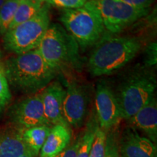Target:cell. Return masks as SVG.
<instances>
[{"mask_svg":"<svg viewBox=\"0 0 157 157\" xmlns=\"http://www.w3.org/2000/svg\"><path fill=\"white\" fill-rule=\"evenodd\" d=\"M129 126L138 129L146 137L156 144L157 143V102L154 97L147 105L127 120Z\"/></svg>","mask_w":157,"mask_h":157,"instance_id":"cell-13","label":"cell"},{"mask_svg":"<svg viewBox=\"0 0 157 157\" xmlns=\"http://www.w3.org/2000/svg\"><path fill=\"white\" fill-rule=\"evenodd\" d=\"M22 157H36V156H34L33 155H25V156H23Z\"/></svg>","mask_w":157,"mask_h":157,"instance_id":"cell-28","label":"cell"},{"mask_svg":"<svg viewBox=\"0 0 157 157\" xmlns=\"http://www.w3.org/2000/svg\"><path fill=\"white\" fill-rule=\"evenodd\" d=\"M20 0H6L0 9V34L5 35L9 30Z\"/></svg>","mask_w":157,"mask_h":157,"instance_id":"cell-19","label":"cell"},{"mask_svg":"<svg viewBox=\"0 0 157 157\" xmlns=\"http://www.w3.org/2000/svg\"><path fill=\"white\" fill-rule=\"evenodd\" d=\"M89 0H43L50 7L61 10L77 9L84 7Z\"/></svg>","mask_w":157,"mask_h":157,"instance_id":"cell-23","label":"cell"},{"mask_svg":"<svg viewBox=\"0 0 157 157\" xmlns=\"http://www.w3.org/2000/svg\"><path fill=\"white\" fill-rule=\"evenodd\" d=\"M11 97L9 83L6 77L4 65L0 63V113L10 103Z\"/></svg>","mask_w":157,"mask_h":157,"instance_id":"cell-21","label":"cell"},{"mask_svg":"<svg viewBox=\"0 0 157 157\" xmlns=\"http://www.w3.org/2000/svg\"><path fill=\"white\" fill-rule=\"evenodd\" d=\"M119 132L117 127L108 131L105 138V157H121L119 152Z\"/></svg>","mask_w":157,"mask_h":157,"instance_id":"cell-20","label":"cell"},{"mask_svg":"<svg viewBox=\"0 0 157 157\" xmlns=\"http://www.w3.org/2000/svg\"><path fill=\"white\" fill-rule=\"evenodd\" d=\"M9 118L13 126L19 129L50 125L45 117L40 93H35L14 104L10 109Z\"/></svg>","mask_w":157,"mask_h":157,"instance_id":"cell-8","label":"cell"},{"mask_svg":"<svg viewBox=\"0 0 157 157\" xmlns=\"http://www.w3.org/2000/svg\"><path fill=\"white\" fill-rule=\"evenodd\" d=\"M32 155L23 140L21 129L13 127L0 133V157H22Z\"/></svg>","mask_w":157,"mask_h":157,"instance_id":"cell-15","label":"cell"},{"mask_svg":"<svg viewBox=\"0 0 157 157\" xmlns=\"http://www.w3.org/2000/svg\"><path fill=\"white\" fill-rule=\"evenodd\" d=\"M119 152L121 157H157V146L128 126L119 135Z\"/></svg>","mask_w":157,"mask_h":157,"instance_id":"cell-11","label":"cell"},{"mask_svg":"<svg viewBox=\"0 0 157 157\" xmlns=\"http://www.w3.org/2000/svg\"><path fill=\"white\" fill-rule=\"evenodd\" d=\"M72 131L67 124L52 125L43 145L39 157H55L62 152L71 143Z\"/></svg>","mask_w":157,"mask_h":157,"instance_id":"cell-14","label":"cell"},{"mask_svg":"<svg viewBox=\"0 0 157 157\" xmlns=\"http://www.w3.org/2000/svg\"><path fill=\"white\" fill-rule=\"evenodd\" d=\"M41 94L47 120L50 125L63 124L68 125L63 115V104L66 90L58 82H52L42 90ZM69 126V125H68Z\"/></svg>","mask_w":157,"mask_h":157,"instance_id":"cell-12","label":"cell"},{"mask_svg":"<svg viewBox=\"0 0 157 157\" xmlns=\"http://www.w3.org/2000/svg\"><path fill=\"white\" fill-rule=\"evenodd\" d=\"M119 1L137 8L150 9L151 6L153 5L155 0H119Z\"/></svg>","mask_w":157,"mask_h":157,"instance_id":"cell-26","label":"cell"},{"mask_svg":"<svg viewBox=\"0 0 157 157\" xmlns=\"http://www.w3.org/2000/svg\"><path fill=\"white\" fill-rule=\"evenodd\" d=\"M97 13L104 28L118 34L148 15L150 9H140L119 0H89L84 6Z\"/></svg>","mask_w":157,"mask_h":157,"instance_id":"cell-7","label":"cell"},{"mask_svg":"<svg viewBox=\"0 0 157 157\" xmlns=\"http://www.w3.org/2000/svg\"><path fill=\"white\" fill-rule=\"evenodd\" d=\"M156 74L150 67L135 68L125 76L116 94L121 117L129 120L154 97Z\"/></svg>","mask_w":157,"mask_h":157,"instance_id":"cell-3","label":"cell"},{"mask_svg":"<svg viewBox=\"0 0 157 157\" xmlns=\"http://www.w3.org/2000/svg\"><path fill=\"white\" fill-rule=\"evenodd\" d=\"M107 132L103 129L98 128L96 131L95 138H94L89 157H105V138Z\"/></svg>","mask_w":157,"mask_h":157,"instance_id":"cell-22","label":"cell"},{"mask_svg":"<svg viewBox=\"0 0 157 157\" xmlns=\"http://www.w3.org/2000/svg\"><path fill=\"white\" fill-rule=\"evenodd\" d=\"M99 124L95 112L93 111L88 119L84 132L81 135H79V146L76 153V157H89L92 145Z\"/></svg>","mask_w":157,"mask_h":157,"instance_id":"cell-17","label":"cell"},{"mask_svg":"<svg viewBox=\"0 0 157 157\" xmlns=\"http://www.w3.org/2000/svg\"><path fill=\"white\" fill-rule=\"evenodd\" d=\"M90 55L87 63L94 76L109 75L128 64L142 49L143 43L134 36L103 38Z\"/></svg>","mask_w":157,"mask_h":157,"instance_id":"cell-2","label":"cell"},{"mask_svg":"<svg viewBox=\"0 0 157 157\" xmlns=\"http://www.w3.org/2000/svg\"><path fill=\"white\" fill-rule=\"evenodd\" d=\"M60 20L63 28L83 50L98 44L103 38L105 29L103 21L91 10L84 7L62 10Z\"/></svg>","mask_w":157,"mask_h":157,"instance_id":"cell-6","label":"cell"},{"mask_svg":"<svg viewBox=\"0 0 157 157\" xmlns=\"http://www.w3.org/2000/svg\"><path fill=\"white\" fill-rule=\"evenodd\" d=\"M44 3L43 0H20L9 29L34 17L42 8Z\"/></svg>","mask_w":157,"mask_h":157,"instance_id":"cell-18","label":"cell"},{"mask_svg":"<svg viewBox=\"0 0 157 157\" xmlns=\"http://www.w3.org/2000/svg\"><path fill=\"white\" fill-rule=\"evenodd\" d=\"M89 94L84 86L75 81L68 82L63 104V115L69 127L78 128L87 117Z\"/></svg>","mask_w":157,"mask_h":157,"instance_id":"cell-10","label":"cell"},{"mask_svg":"<svg viewBox=\"0 0 157 157\" xmlns=\"http://www.w3.org/2000/svg\"><path fill=\"white\" fill-rule=\"evenodd\" d=\"M157 45L156 42L150 43L148 46L146 47L145 52H146V59L145 62L147 67H152V66H156V58H157Z\"/></svg>","mask_w":157,"mask_h":157,"instance_id":"cell-24","label":"cell"},{"mask_svg":"<svg viewBox=\"0 0 157 157\" xmlns=\"http://www.w3.org/2000/svg\"><path fill=\"white\" fill-rule=\"evenodd\" d=\"M2 52H1V50H0V60H1V58H2Z\"/></svg>","mask_w":157,"mask_h":157,"instance_id":"cell-29","label":"cell"},{"mask_svg":"<svg viewBox=\"0 0 157 157\" xmlns=\"http://www.w3.org/2000/svg\"><path fill=\"white\" fill-rule=\"evenodd\" d=\"M6 0H0V9H1V7H2V5H4V3H5V2Z\"/></svg>","mask_w":157,"mask_h":157,"instance_id":"cell-27","label":"cell"},{"mask_svg":"<svg viewBox=\"0 0 157 157\" xmlns=\"http://www.w3.org/2000/svg\"><path fill=\"white\" fill-rule=\"evenodd\" d=\"M51 127V125L42 124L30 128L21 129L23 140L29 151L34 156H39V152L50 133Z\"/></svg>","mask_w":157,"mask_h":157,"instance_id":"cell-16","label":"cell"},{"mask_svg":"<svg viewBox=\"0 0 157 157\" xmlns=\"http://www.w3.org/2000/svg\"><path fill=\"white\" fill-rule=\"evenodd\" d=\"M95 112L100 128L105 132L117 127L122 119L117 95L105 82L97 85Z\"/></svg>","mask_w":157,"mask_h":157,"instance_id":"cell-9","label":"cell"},{"mask_svg":"<svg viewBox=\"0 0 157 157\" xmlns=\"http://www.w3.org/2000/svg\"><path fill=\"white\" fill-rule=\"evenodd\" d=\"M36 50L45 61L58 72L81 67L78 43L58 23L50 25Z\"/></svg>","mask_w":157,"mask_h":157,"instance_id":"cell-4","label":"cell"},{"mask_svg":"<svg viewBox=\"0 0 157 157\" xmlns=\"http://www.w3.org/2000/svg\"><path fill=\"white\" fill-rule=\"evenodd\" d=\"M79 141L80 136H78L76 140H74L73 143H71L67 148L55 157H76V153H77L78 146H79Z\"/></svg>","mask_w":157,"mask_h":157,"instance_id":"cell-25","label":"cell"},{"mask_svg":"<svg viewBox=\"0 0 157 157\" xmlns=\"http://www.w3.org/2000/svg\"><path fill=\"white\" fill-rule=\"evenodd\" d=\"M3 65L8 83L25 93L35 94L42 90L58 73L36 49L9 58Z\"/></svg>","mask_w":157,"mask_h":157,"instance_id":"cell-1","label":"cell"},{"mask_svg":"<svg viewBox=\"0 0 157 157\" xmlns=\"http://www.w3.org/2000/svg\"><path fill=\"white\" fill-rule=\"evenodd\" d=\"M50 6L44 3L34 17L9 29L4 35L6 50L16 55L37 49L50 23Z\"/></svg>","mask_w":157,"mask_h":157,"instance_id":"cell-5","label":"cell"}]
</instances>
